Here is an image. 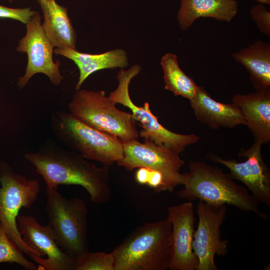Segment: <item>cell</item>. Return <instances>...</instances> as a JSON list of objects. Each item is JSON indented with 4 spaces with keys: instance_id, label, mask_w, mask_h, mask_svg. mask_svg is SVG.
Here are the masks:
<instances>
[{
    "instance_id": "6da1fadb",
    "label": "cell",
    "mask_w": 270,
    "mask_h": 270,
    "mask_svg": "<svg viewBox=\"0 0 270 270\" xmlns=\"http://www.w3.org/2000/svg\"><path fill=\"white\" fill-rule=\"evenodd\" d=\"M24 156L35 166L47 186L58 190L60 184L78 185L86 189L92 203L110 201L108 166L98 167L80 154L51 142Z\"/></svg>"
},
{
    "instance_id": "7a4b0ae2",
    "label": "cell",
    "mask_w": 270,
    "mask_h": 270,
    "mask_svg": "<svg viewBox=\"0 0 270 270\" xmlns=\"http://www.w3.org/2000/svg\"><path fill=\"white\" fill-rule=\"evenodd\" d=\"M188 168L184 174V188L176 192L179 198L190 202L199 200L210 205H230L268 218L260 210L258 201L230 174L202 162L190 161Z\"/></svg>"
},
{
    "instance_id": "3957f363",
    "label": "cell",
    "mask_w": 270,
    "mask_h": 270,
    "mask_svg": "<svg viewBox=\"0 0 270 270\" xmlns=\"http://www.w3.org/2000/svg\"><path fill=\"white\" fill-rule=\"evenodd\" d=\"M171 232L167 218L136 228L112 252L114 270L169 269Z\"/></svg>"
},
{
    "instance_id": "277c9868",
    "label": "cell",
    "mask_w": 270,
    "mask_h": 270,
    "mask_svg": "<svg viewBox=\"0 0 270 270\" xmlns=\"http://www.w3.org/2000/svg\"><path fill=\"white\" fill-rule=\"evenodd\" d=\"M54 136L66 148L84 158L110 166L124 156L123 142L81 122L69 112L54 111L50 118Z\"/></svg>"
},
{
    "instance_id": "5b68a950",
    "label": "cell",
    "mask_w": 270,
    "mask_h": 270,
    "mask_svg": "<svg viewBox=\"0 0 270 270\" xmlns=\"http://www.w3.org/2000/svg\"><path fill=\"white\" fill-rule=\"evenodd\" d=\"M46 194L48 225L56 242L64 252L78 258L88 251L86 205L82 198L68 199L47 186Z\"/></svg>"
},
{
    "instance_id": "8992f818",
    "label": "cell",
    "mask_w": 270,
    "mask_h": 270,
    "mask_svg": "<svg viewBox=\"0 0 270 270\" xmlns=\"http://www.w3.org/2000/svg\"><path fill=\"white\" fill-rule=\"evenodd\" d=\"M115 105L103 90L80 89L68 108L72 116L94 129L123 142L138 140L139 132L132 114L118 109Z\"/></svg>"
},
{
    "instance_id": "52a82bcc",
    "label": "cell",
    "mask_w": 270,
    "mask_h": 270,
    "mask_svg": "<svg viewBox=\"0 0 270 270\" xmlns=\"http://www.w3.org/2000/svg\"><path fill=\"white\" fill-rule=\"evenodd\" d=\"M0 224L8 236L36 262H42L40 256L23 240L18 227L17 217L20 208H30L40 192L39 182L16 173L4 160L0 161Z\"/></svg>"
},
{
    "instance_id": "ba28073f",
    "label": "cell",
    "mask_w": 270,
    "mask_h": 270,
    "mask_svg": "<svg viewBox=\"0 0 270 270\" xmlns=\"http://www.w3.org/2000/svg\"><path fill=\"white\" fill-rule=\"evenodd\" d=\"M140 71L141 66L139 64L133 65L128 70L121 68L116 76L118 86L110 92L108 98L114 104H122L130 110L134 119L138 122L142 128L139 132L140 136L180 154L186 146L196 143L200 140V136L194 134H178L168 130L152 113L148 102L143 106H138L132 102L129 94V86L132 80Z\"/></svg>"
},
{
    "instance_id": "9c48e42d",
    "label": "cell",
    "mask_w": 270,
    "mask_h": 270,
    "mask_svg": "<svg viewBox=\"0 0 270 270\" xmlns=\"http://www.w3.org/2000/svg\"><path fill=\"white\" fill-rule=\"evenodd\" d=\"M123 147L124 156L117 162L118 166L129 172L146 167L160 172L169 192L183 184L184 175L180 170L185 162L180 154L147 140H144V142L138 140L124 142Z\"/></svg>"
},
{
    "instance_id": "30bf717a",
    "label": "cell",
    "mask_w": 270,
    "mask_h": 270,
    "mask_svg": "<svg viewBox=\"0 0 270 270\" xmlns=\"http://www.w3.org/2000/svg\"><path fill=\"white\" fill-rule=\"evenodd\" d=\"M38 12L32 16L26 24V33L18 41L16 50L26 53L28 64L24 74L20 76L17 86L24 88L31 78L36 74L42 73L46 76L50 82L56 86L59 85L63 76L60 72V62H54L52 58L54 47L46 36Z\"/></svg>"
},
{
    "instance_id": "8fae6325",
    "label": "cell",
    "mask_w": 270,
    "mask_h": 270,
    "mask_svg": "<svg viewBox=\"0 0 270 270\" xmlns=\"http://www.w3.org/2000/svg\"><path fill=\"white\" fill-rule=\"evenodd\" d=\"M196 212L198 222L192 241V250L198 260L196 270H218L214 256H224L228 251V241L222 238L220 232L226 206L210 205L199 200Z\"/></svg>"
},
{
    "instance_id": "7c38bea8",
    "label": "cell",
    "mask_w": 270,
    "mask_h": 270,
    "mask_svg": "<svg viewBox=\"0 0 270 270\" xmlns=\"http://www.w3.org/2000/svg\"><path fill=\"white\" fill-rule=\"evenodd\" d=\"M262 146L261 142L254 140L249 148L242 149L238 156L246 158L242 162L224 159L213 154H208L206 158L226 167L234 179L244 184L259 202L270 207V170L263 160Z\"/></svg>"
},
{
    "instance_id": "4fadbf2b",
    "label": "cell",
    "mask_w": 270,
    "mask_h": 270,
    "mask_svg": "<svg viewBox=\"0 0 270 270\" xmlns=\"http://www.w3.org/2000/svg\"><path fill=\"white\" fill-rule=\"evenodd\" d=\"M16 221L24 242L44 258L40 270H75L78 258L58 246L48 224L41 225L32 215H18Z\"/></svg>"
},
{
    "instance_id": "5bb4252c",
    "label": "cell",
    "mask_w": 270,
    "mask_h": 270,
    "mask_svg": "<svg viewBox=\"0 0 270 270\" xmlns=\"http://www.w3.org/2000/svg\"><path fill=\"white\" fill-rule=\"evenodd\" d=\"M194 206L190 201L168 208L172 224L170 270H196L198 260L192 250Z\"/></svg>"
},
{
    "instance_id": "9a60e30c",
    "label": "cell",
    "mask_w": 270,
    "mask_h": 270,
    "mask_svg": "<svg viewBox=\"0 0 270 270\" xmlns=\"http://www.w3.org/2000/svg\"><path fill=\"white\" fill-rule=\"evenodd\" d=\"M190 102L196 120L212 129L246 126L244 117L238 106L232 102L225 104L215 100L202 86H198L196 93Z\"/></svg>"
},
{
    "instance_id": "2e32d148",
    "label": "cell",
    "mask_w": 270,
    "mask_h": 270,
    "mask_svg": "<svg viewBox=\"0 0 270 270\" xmlns=\"http://www.w3.org/2000/svg\"><path fill=\"white\" fill-rule=\"evenodd\" d=\"M232 102L241 110L254 140L262 144L270 143V88L248 94H236Z\"/></svg>"
},
{
    "instance_id": "e0dca14e",
    "label": "cell",
    "mask_w": 270,
    "mask_h": 270,
    "mask_svg": "<svg viewBox=\"0 0 270 270\" xmlns=\"http://www.w3.org/2000/svg\"><path fill=\"white\" fill-rule=\"evenodd\" d=\"M54 52L72 60L76 65L80 74L76 90H80L85 80L94 72L108 68H124L128 66L127 52L122 48L100 54H90L78 52L76 49L55 48Z\"/></svg>"
},
{
    "instance_id": "ac0fdd59",
    "label": "cell",
    "mask_w": 270,
    "mask_h": 270,
    "mask_svg": "<svg viewBox=\"0 0 270 270\" xmlns=\"http://www.w3.org/2000/svg\"><path fill=\"white\" fill-rule=\"evenodd\" d=\"M238 12L236 0H180L177 19L182 30L200 18L230 22Z\"/></svg>"
},
{
    "instance_id": "d6986e66",
    "label": "cell",
    "mask_w": 270,
    "mask_h": 270,
    "mask_svg": "<svg viewBox=\"0 0 270 270\" xmlns=\"http://www.w3.org/2000/svg\"><path fill=\"white\" fill-rule=\"evenodd\" d=\"M42 12L44 32L54 48L76 49V34L66 8L55 0L38 2Z\"/></svg>"
},
{
    "instance_id": "ffe728a7",
    "label": "cell",
    "mask_w": 270,
    "mask_h": 270,
    "mask_svg": "<svg viewBox=\"0 0 270 270\" xmlns=\"http://www.w3.org/2000/svg\"><path fill=\"white\" fill-rule=\"evenodd\" d=\"M246 68L256 90L270 88V44L258 40L232 54Z\"/></svg>"
},
{
    "instance_id": "44dd1931",
    "label": "cell",
    "mask_w": 270,
    "mask_h": 270,
    "mask_svg": "<svg viewBox=\"0 0 270 270\" xmlns=\"http://www.w3.org/2000/svg\"><path fill=\"white\" fill-rule=\"evenodd\" d=\"M160 63L164 72L165 90L172 92L175 96L192 100L196 93L198 85L180 68L176 55L167 53L162 56Z\"/></svg>"
},
{
    "instance_id": "7402d4cb",
    "label": "cell",
    "mask_w": 270,
    "mask_h": 270,
    "mask_svg": "<svg viewBox=\"0 0 270 270\" xmlns=\"http://www.w3.org/2000/svg\"><path fill=\"white\" fill-rule=\"evenodd\" d=\"M16 264L26 270H38L34 262L27 260L23 252L8 236L0 224V263Z\"/></svg>"
},
{
    "instance_id": "603a6c76",
    "label": "cell",
    "mask_w": 270,
    "mask_h": 270,
    "mask_svg": "<svg viewBox=\"0 0 270 270\" xmlns=\"http://www.w3.org/2000/svg\"><path fill=\"white\" fill-rule=\"evenodd\" d=\"M112 252H90L88 251L78 258L75 270H114Z\"/></svg>"
},
{
    "instance_id": "cb8c5ba5",
    "label": "cell",
    "mask_w": 270,
    "mask_h": 270,
    "mask_svg": "<svg viewBox=\"0 0 270 270\" xmlns=\"http://www.w3.org/2000/svg\"><path fill=\"white\" fill-rule=\"evenodd\" d=\"M252 19L254 22L259 30L270 37V12L262 4L254 6L250 10Z\"/></svg>"
},
{
    "instance_id": "d4e9b609",
    "label": "cell",
    "mask_w": 270,
    "mask_h": 270,
    "mask_svg": "<svg viewBox=\"0 0 270 270\" xmlns=\"http://www.w3.org/2000/svg\"><path fill=\"white\" fill-rule=\"evenodd\" d=\"M36 12L30 8H10L0 5V18H9L26 24Z\"/></svg>"
},
{
    "instance_id": "484cf974",
    "label": "cell",
    "mask_w": 270,
    "mask_h": 270,
    "mask_svg": "<svg viewBox=\"0 0 270 270\" xmlns=\"http://www.w3.org/2000/svg\"><path fill=\"white\" fill-rule=\"evenodd\" d=\"M149 168L140 167L135 172L134 178L136 181L139 184L146 185Z\"/></svg>"
},
{
    "instance_id": "4316f807",
    "label": "cell",
    "mask_w": 270,
    "mask_h": 270,
    "mask_svg": "<svg viewBox=\"0 0 270 270\" xmlns=\"http://www.w3.org/2000/svg\"><path fill=\"white\" fill-rule=\"evenodd\" d=\"M262 4H270V0H256Z\"/></svg>"
},
{
    "instance_id": "83f0119b",
    "label": "cell",
    "mask_w": 270,
    "mask_h": 270,
    "mask_svg": "<svg viewBox=\"0 0 270 270\" xmlns=\"http://www.w3.org/2000/svg\"><path fill=\"white\" fill-rule=\"evenodd\" d=\"M48 0H38V2H45L48 1Z\"/></svg>"
},
{
    "instance_id": "f1b7e54d",
    "label": "cell",
    "mask_w": 270,
    "mask_h": 270,
    "mask_svg": "<svg viewBox=\"0 0 270 270\" xmlns=\"http://www.w3.org/2000/svg\"><path fill=\"white\" fill-rule=\"evenodd\" d=\"M8 1V2H14V1H16V0H7Z\"/></svg>"
}]
</instances>
